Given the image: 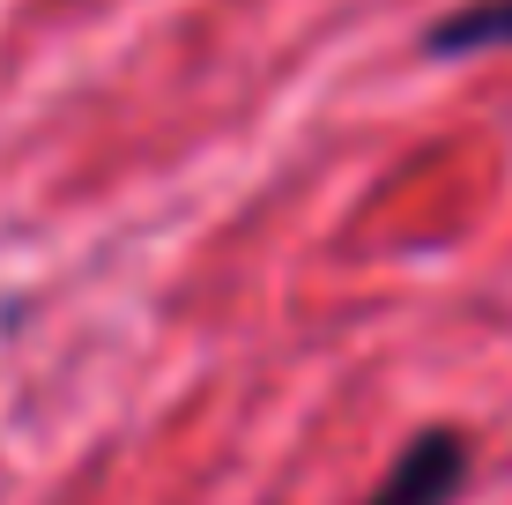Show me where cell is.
<instances>
[{
  "instance_id": "2",
  "label": "cell",
  "mask_w": 512,
  "mask_h": 505,
  "mask_svg": "<svg viewBox=\"0 0 512 505\" xmlns=\"http://www.w3.org/2000/svg\"><path fill=\"white\" fill-rule=\"evenodd\" d=\"M483 45H512V0H475V8L431 23V38H423L431 60H461V52H483Z\"/></svg>"
},
{
  "instance_id": "1",
  "label": "cell",
  "mask_w": 512,
  "mask_h": 505,
  "mask_svg": "<svg viewBox=\"0 0 512 505\" xmlns=\"http://www.w3.org/2000/svg\"><path fill=\"white\" fill-rule=\"evenodd\" d=\"M461 483H468V439L461 431H423L401 446V461L386 468V483L364 505H453Z\"/></svg>"
}]
</instances>
